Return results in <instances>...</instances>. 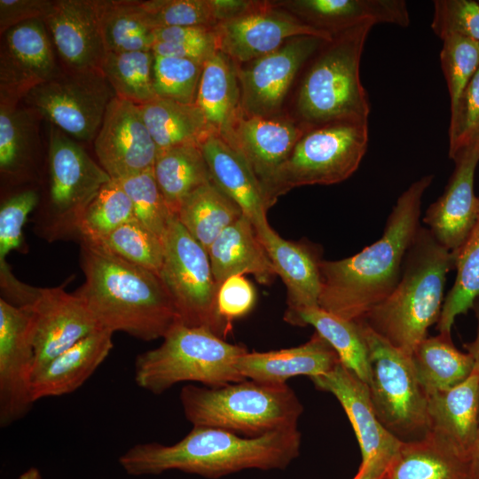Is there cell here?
Listing matches in <instances>:
<instances>
[{
	"instance_id": "obj_32",
	"label": "cell",
	"mask_w": 479,
	"mask_h": 479,
	"mask_svg": "<svg viewBox=\"0 0 479 479\" xmlns=\"http://www.w3.org/2000/svg\"><path fill=\"white\" fill-rule=\"evenodd\" d=\"M139 108L158 153L181 145H200L212 133L195 104L157 97Z\"/></svg>"
},
{
	"instance_id": "obj_40",
	"label": "cell",
	"mask_w": 479,
	"mask_h": 479,
	"mask_svg": "<svg viewBox=\"0 0 479 479\" xmlns=\"http://www.w3.org/2000/svg\"><path fill=\"white\" fill-rule=\"evenodd\" d=\"M18 104L0 103V170L2 174H18L32 157L37 131L30 108Z\"/></svg>"
},
{
	"instance_id": "obj_33",
	"label": "cell",
	"mask_w": 479,
	"mask_h": 479,
	"mask_svg": "<svg viewBox=\"0 0 479 479\" xmlns=\"http://www.w3.org/2000/svg\"><path fill=\"white\" fill-rule=\"evenodd\" d=\"M284 320L293 326H312L335 350L341 364L369 384V351L357 321L346 320L320 307L285 314Z\"/></svg>"
},
{
	"instance_id": "obj_48",
	"label": "cell",
	"mask_w": 479,
	"mask_h": 479,
	"mask_svg": "<svg viewBox=\"0 0 479 479\" xmlns=\"http://www.w3.org/2000/svg\"><path fill=\"white\" fill-rule=\"evenodd\" d=\"M431 28L442 40L451 35H459L479 42V2L434 1Z\"/></svg>"
},
{
	"instance_id": "obj_57",
	"label": "cell",
	"mask_w": 479,
	"mask_h": 479,
	"mask_svg": "<svg viewBox=\"0 0 479 479\" xmlns=\"http://www.w3.org/2000/svg\"><path fill=\"white\" fill-rule=\"evenodd\" d=\"M17 479H43L38 468L31 467L21 473Z\"/></svg>"
},
{
	"instance_id": "obj_45",
	"label": "cell",
	"mask_w": 479,
	"mask_h": 479,
	"mask_svg": "<svg viewBox=\"0 0 479 479\" xmlns=\"http://www.w3.org/2000/svg\"><path fill=\"white\" fill-rule=\"evenodd\" d=\"M140 5L153 27H215L219 19L214 0H150Z\"/></svg>"
},
{
	"instance_id": "obj_28",
	"label": "cell",
	"mask_w": 479,
	"mask_h": 479,
	"mask_svg": "<svg viewBox=\"0 0 479 479\" xmlns=\"http://www.w3.org/2000/svg\"><path fill=\"white\" fill-rule=\"evenodd\" d=\"M208 254L218 287L232 276L252 274L263 285L270 284L276 276L255 228L244 215L220 233Z\"/></svg>"
},
{
	"instance_id": "obj_13",
	"label": "cell",
	"mask_w": 479,
	"mask_h": 479,
	"mask_svg": "<svg viewBox=\"0 0 479 479\" xmlns=\"http://www.w3.org/2000/svg\"><path fill=\"white\" fill-rule=\"evenodd\" d=\"M217 51L235 62H250L281 47L291 38L333 35L306 24L274 2L253 1L240 14L213 27Z\"/></svg>"
},
{
	"instance_id": "obj_58",
	"label": "cell",
	"mask_w": 479,
	"mask_h": 479,
	"mask_svg": "<svg viewBox=\"0 0 479 479\" xmlns=\"http://www.w3.org/2000/svg\"><path fill=\"white\" fill-rule=\"evenodd\" d=\"M475 143H476L479 146V137H477V139L475 141Z\"/></svg>"
},
{
	"instance_id": "obj_55",
	"label": "cell",
	"mask_w": 479,
	"mask_h": 479,
	"mask_svg": "<svg viewBox=\"0 0 479 479\" xmlns=\"http://www.w3.org/2000/svg\"><path fill=\"white\" fill-rule=\"evenodd\" d=\"M473 309L475 310L477 318L475 337L472 342L465 343L463 346L467 352L473 357L475 361V367L479 373V297L475 302Z\"/></svg>"
},
{
	"instance_id": "obj_3",
	"label": "cell",
	"mask_w": 479,
	"mask_h": 479,
	"mask_svg": "<svg viewBox=\"0 0 479 479\" xmlns=\"http://www.w3.org/2000/svg\"><path fill=\"white\" fill-rule=\"evenodd\" d=\"M81 263L85 281L75 294L101 328L150 342L181 322L157 274L87 240H82Z\"/></svg>"
},
{
	"instance_id": "obj_23",
	"label": "cell",
	"mask_w": 479,
	"mask_h": 479,
	"mask_svg": "<svg viewBox=\"0 0 479 479\" xmlns=\"http://www.w3.org/2000/svg\"><path fill=\"white\" fill-rule=\"evenodd\" d=\"M316 29L334 35L372 23L410 24L403 0H288L274 2Z\"/></svg>"
},
{
	"instance_id": "obj_49",
	"label": "cell",
	"mask_w": 479,
	"mask_h": 479,
	"mask_svg": "<svg viewBox=\"0 0 479 479\" xmlns=\"http://www.w3.org/2000/svg\"><path fill=\"white\" fill-rule=\"evenodd\" d=\"M38 194L34 190L20 192L7 199L0 208V262L20 246L22 229L28 215L38 203Z\"/></svg>"
},
{
	"instance_id": "obj_2",
	"label": "cell",
	"mask_w": 479,
	"mask_h": 479,
	"mask_svg": "<svg viewBox=\"0 0 479 479\" xmlns=\"http://www.w3.org/2000/svg\"><path fill=\"white\" fill-rule=\"evenodd\" d=\"M300 447L297 428L247 437L222 428L193 426L171 445L135 444L119 457L118 462L132 476L179 470L216 479L245 469L286 468L299 455Z\"/></svg>"
},
{
	"instance_id": "obj_37",
	"label": "cell",
	"mask_w": 479,
	"mask_h": 479,
	"mask_svg": "<svg viewBox=\"0 0 479 479\" xmlns=\"http://www.w3.org/2000/svg\"><path fill=\"white\" fill-rule=\"evenodd\" d=\"M106 51H152L153 30L140 1H98Z\"/></svg>"
},
{
	"instance_id": "obj_1",
	"label": "cell",
	"mask_w": 479,
	"mask_h": 479,
	"mask_svg": "<svg viewBox=\"0 0 479 479\" xmlns=\"http://www.w3.org/2000/svg\"><path fill=\"white\" fill-rule=\"evenodd\" d=\"M433 179L432 174L423 176L400 194L378 240L352 256L321 260L318 307L346 320L358 321L391 294L421 226V200Z\"/></svg>"
},
{
	"instance_id": "obj_19",
	"label": "cell",
	"mask_w": 479,
	"mask_h": 479,
	"mask_svg": "<svg viewBox=\"0 0 479 479\" xmlns=\"http://www.w3.org/2000/svg\"><path fill=\"white\" fill-rule=\"evenodd\" d=\"M310 379L318 389L333 394L342 406L360 447V466L389 465L402 442L379 420L368 385L341 362L330 372Z\"/></svg>"
},
{
	"instance_id": "obj_22",
	"label": "cell",
	"mask_w": 479,
	"mask_h": 479,
	"mask_svg": "<svg viewBox=\"0 0 479 479\" xmlns=\"http://www.w3.org/2000/svg\"><path fill=\"white\" fill-rule=\"evenodd\" d=\"M306 130L301 123L287 119L242 114L224 140L245 158L265 196L277 171Z\"/></svg>"
},
{
	"instance_id": "obj_30",
	"label": "cell",
	"mask_w": 479,
	"mask_h": 479,
	"mask_svg": "<svg viewBox=\"0 0 479 479\" xmlns=\"http://www.w3.org/2000/svg\"><path fill=\"white\" fill-rule=\"evenodd\" d=\"M388 479H475V475L469 455L429 432L422 439L401 443Z\"/></svg>"
},
{
	"instance_id": "obj_31",
	"label": "cell",
	"mask_w": 479,
	"mask_h": 479,
	"mask_svg": "<svg viewBox=\"0 0 479 479\" xmlns=\"http://www.w3.org/2000/svg\"><path fill=\"white\" fill-rule=\"evenodd\" d=\"M195 105L211 131L226 139L243 114L237 67L226 54L216 51L204 61Z\"/></svg>"
},
{
	"instance_id": "obj_46",
	"label": "cell",
	"mask_w": 479,
	"mask_h": 479,
	"mask_svg": "<svg viewBox=\"0 0 479 479\" xmlns=\"http://www.w3.org/2000/svg\"><path fill=\"white\" fill-rule=\"evenodd\" d=\"M440 62L450 94L452 109L479 68V42L459 35L444 38L440 52Z\"/></svg>"
},
{
	"instance_id": "obj_18",
	"label": "cell",
	"mask_w": 479,
	"mask_h": 479,
	"mask_svg": "<svg viewBox=\"0 0 479 479\" xmlns=\"http://www.w3.org/2000/svg\"><path fill=\"white\" fill-rule=\"evenodd\" d=\"M32 317L35 371L76 342L101 328L75 293L62 287L36 288L31 302L23 307Z\"/></svg>"
},
{
	"instance_id": "obj_17",
	"label": "cell",
	"mask_w": 479,
	"mask_h": 479,
	"mask_svg": "<svg viewBox=\"0 0 479 479\" xmlns=\"http://www.w3.org/2000/svg\"><path fill=\"white\" fill-rule=\"evenodd\" d=\"M3 35L0 103L16 105L30 90L60 71L43 20L19 24Z\"/></svg>"
},
{
	"instance_id": "obj_5",
	"label": "cell",
	"mask_w": 479,
	"mask_h": 479,
	"mask_svg": "<svg viewBox=\"0 0 479 479\" xmlns=\"http://www.w3.org/2000/svg\"><path fill=\"white\" fill-rule=\"evenodd\" d=\"M373 26L365 23L334 34L317 51L296 98L301 124L307 130L336 122H368L371 107L359 66Z\"/></svg>"
},
{
	"instance_id": "obj_14",
	"label": "cell",
	"mask_w": 479,
	"mask_h": 479,
	"mask_svg": "<svg viewBox=\"0 0 479 479\" xmlns=\"http://www.w3.org/2000/svg\"><path fill=\"white\" fill-rule=\"evenodd\" d=\"M33 326L30 311L0 299V426L24 418L35 400Z\"/></svg>"
},
{
	"instance_id": "obj_6",
	"label": "cell",
	"mask_w": 479,
	"mask_h": 479,
	"mask_svg": "<svg viewBox=\"0 0 479 479\" xmlns=\"http://www.w3.org/2000/svg\"><path fill=\"white\" fill-rule=\"evenodd\" d=\"M179 398L185 418L193 426L222 428L247 437L297 428L303 412L286 383L244 380L221 387L188 384Z\"/></svg>"
},
{
	"instance_id": "obj_24",
	"label": "cell",
	"mask_w": 479,
	"mask_h": 479,
	"mask_svg": "<svg viewBox=\"0 0 479 479\" xmlns=\"http://www.w3.org/2000/svg\"><path fill=\"white\" fill-rule=\"evenodd\" d=\"M200 148L212 182L240 207L256 231L269 225L264 193L245 158L213 132L200 144Z\"/></svg>"
},
{
	"instance_id": "obj_51",
	"label": "cell",
	"mask_w": 479,
	"mask_h": 479,
	"mask_svg": "<svg viewBox=\"0 0 479 479\" xmlns=\"http://www.w3.org/2000/svg\"><path fill=\"white\" fill-rule=\"evenodd\" d=\"M54 1L51 0H0V32L19 24L43 20Z\"/></svg>"
},
{
	"instance_id": "obj_12",
	"label": "cell",
	"mask_w": 479,
	"mask_h": 479,
	"mask_svg": "<svg viewBox=\"0 0 479 479\" xmlns=\"http://www.w3.org/2000/svg\"><path fill=\"white\" fill-rule=\"evenodd\" d=\"M115 94L99 69L59 72L24 98L38 115L73 138L96 137Z\"/></svg>"
},
{
	"instance_id": "obj_29",
	"label": "cell",
	"mask_w": 479,
	"mask_h": 479,
	"mask_svg": "<svg viewBox=\"0 0 479 479\" xmlns=\"http://www.w3.org/2000/svg\"><path fill=\"white\" fill-rule=\"evenodd\" d=\"M428 413L430 432L471 457L479 422V373L475 367L457 386L428 395Z\"/></svg>"
},
{
	"instance_id": "obj_35",
	"label": "cell",
	"mask_w": 479,
	"mask_h": 479,
	"mask_svg": "<svg viewBox=\"0 0 479 479\" xmlns=\"http://www.w3.org/2000/svg\"><path fill=\"white\" fill-rule=\"evenodd\" d=\"M153 175L168 207L175 216L192 192L212 181L200 145H195L159 152Z\"/></svg>"
},
{
	"instance_id": "obj_38",
	"label": "cell",
	"mask_w": 479,
	"mask_h": 479,
	"mask_svg": "<svg viewBox=\"0 0 479 479\" xmlns=\"http://www.w3.org/2000/svg\"><path fill=\"white\" fill-rule=\"evenodd\" d=\"M455 269V281L444 297L436 323L439 334L447 335H451L456 318L473 309L479 297V206L475 224L456 255Z\"/></svg>"
},
{
	"instance_id": "obj_54",
	"label": "cell",
	"mask_w": 479,
	"mask_h": 479,
	"mask_svg": "<svg viewBox=\"0 0 479 479\" xmlns=\"http://www.w3.org/2000/svg\"><path fill=\"white\" fill-rule=\"evenodd\" d=\"M390 464L359 466L352 479H388Z\"/></svg>"
},
{
	"instance_id": "obj_42",
	"label": "cell",
	"mask_w": 479,
	"mask_h": 479,
	"mask_svg": "<svg viewBox=\"0 0 479 479\" xmlns=\"http://www.w3.org/2000/svg\"><path fill=\"white\" fill-rule=\"evenodd\" d=\"M96 245L160 276L164 242L136 219L123 224Z\"/></svg>"
},
{
	"instance_id": "obj_59",
	"label": "cell",
	"mask_w": 479,
	"mask_h": 479,
	"mask_svg": "<svg viewBox=\"0 0 479 479\" xmlns=\"http://www.w3.org/2000/svg\"><path fill=\"white\" fill-rule=\"evenodd\" d=\"M479 2V1H478Z\"/></svg>"
},
{
	"instance_id": "obj_56",
	"label": "cell",
	"mask_w": 479,
	"mask_h": 479,
	"mask_svg": "<svg viewBox=\"0 0 479 479\" xmlns=\"http://www.w3.org/2000/svg\"><path fill=\"white\" fill-rule=\"evenodd\" d=\"M471 460L475 479H479V422L472 449Z\"/></svg>"
},
{
	"instance_id": "obj_43",
	"label": "cell",
	"mask_w": 479,
	"mask_h": 479,
	"mask_svg": "<svg viewBox=\"0 0 479 479\" xmlns=\"http://www.w3.org/2000/svg\"><path fill=\"white\" fill-rule=\"evenodd\" d=\"M118 181L132 203L135 219L164 240L175 215L161 192L153 169Z\"/></svg>"
},
{
	"instance_id": "obj_7",
	"label": "cell",
	"mask_w": 479,
	"mask_h": 479,
	"mask_svg": "<svg viewBox=\"0 0 479 479\" xmlns=\"http://www.w3.org/2000/svg\"><path fill=\"white\" fill-rule=\"evenodd\" d=\"M162 339L159 347L137 355L135 360V381L150 393L162 394L184 381L221 387L245 380L237 362L247 350L225 342L206 326L178 322Z\"/></svg>"
},
{
	"instance_id": "obj_26",
	"label": "cell",
	"mask_w": 479,
	"mask_h": 479,
	"mask_svg": "<svg viewBox=\"0 0 479 479\" xmlns=\"http://www.w3.org/2000/svg\"><path fill=\"white\" fill-rule=\"evenodd\" d=\"M272 263L287 290L285 314L318 307L321 294V259L317 251L302 243L280 237L270 225L256 231Z\"/></svg>"
},
{
	"instance_id": "obj_52",
	"label": "cell",
	"mask_w": 479,
	"mask_h": 479,
	"mask_svg": "<svg viewBox=\"0 0 479 479\" xmlns=\"http://www.w3.org/2000/svg\"><path fill=\"white\" fill-rule=\"evenodd\" d=\"M153 39L154 43L165 42L190 44H216V37L213 27L201 26L166 27L155 28L153 30Z\"/></svg>"
},
{
	"instance_id": "obj_16",
	"label": "cell",
	"mask_w": 479,
	"mask_h": 479,
	"mask_svg": "<svg viewBox=\"0 0 479 479\" xmlns=\"http://www.w3.org/2000/svg\"><path fill=\"white\" fill-rule=\"evenodd\" d=\"M94 150L99 165L114 180L153 169L158 153L139 106L117 97L107 106Z\"/></svg>"
},
{
	"instance_id": "obj_8",
	"label": "cell",
	"mask_w": 479,
	"mask_h": 479,
	"mask_svg": "<svg viewBox=\"0 0 479 479\" xmlns=\"http://www.w3.org/2000/svg\"><path fill=\"white\" fill-rule=\"evenodd\" d=\"M368 141V122H336L307 130L265 191L269 208L293 188L348 179L358 169Z\"/></svg>"
},
{
	"instance_id": "obj_50",
	"label": "cell",
	"mask_w": 479,
	"mask_h": 479,
	"mask_svg": "<svg viewBox=\"0 0 479 479\" xmlns=\"http://www.w3.org/2000/svg\"><path fill=\"white\" fill-rule=\"evenodd\" d=\"M253 285L243 276H232L218 287L216 309L220 318L232 326L234 319L247 315L255 303Z\"/></svg>"
},
{
	"instance_id": "obj_41",
	"label": "cell",
	"mask_w": 479,
	"mask_h": 479,
	"mask_svg": "<svg viewBox=\"0 0 479 479\" xmlns=\"http://www.w3.org/2000/svg\"><path fill=\"white\" fill-rule=\"evenodd\" d=\"M135 219L132 203L118 180L106 183L90 203L79 225L82 240L97 244Z\"/></svg>"
},
{
	"instance_id": "obj_10",
	"label": "cell",
	"mask_w": 479,
	"mask_h": 479,
	"mask_svg": "<svg viewBox=\"0 0 479 479\" xmlns=\"http://www.w3.org/2000/svg\"><path fill=\"white\" fill-rule=\"evenodd\" d=\"M160 277L169 291L181 322L206 326L220 337L232 329L216 309V284L207 250L175 216L164 237Z\"/></svg>"
},
{
	"instance_id": "obj_4",
	"label": "cell",
	"mask_w": 479,
	"mask_h": 479,
	"mask_svg": "<svg viewBox=\"0 0 479 479\" xmlns=\"http://www.w3.org/2000/svg\"><path fill=\"white\" fill-rule=\"evenodd\" d=\"M456 258L420 226L410 246L400 279L391 294L363 320L395 348L412 356L436 324L444 301L448 272Z\"/></svg>"
},
{
	"instance_id": "obj_34",
	"label": "cell",
	"mask_w": 479,
	"mask_h": 479,
	"mask_svg": "<svg viewBox=\"0 0 479 479\" xmlns=\"http://www.w3.org/2000/svg\"><path fill=\"white\" fill-rule=\"evenodd\" d=\"M411 357L427 395L457 386L475 369L473 357L467 352L459 351L452 335L447 334L425 338L416 346Z\"/></svg>"
},
{
	"instance_id": "obj_39",
	"label": "cell",
	"mask_w": 479,
	"mask_h": 479,
	"mask_svg": "<svg viewBox=\"0 0 479 479\" xmlns=\"http://www.w3.org/2000/svg\"><path fill=\"white\" fill-rule=\"evenodd\" d=\"M153 60L152 51H106L100 70L115 97L141 106L157 98Z\"/></svg>"
},
{
	"instance_id": "obj_21",
	"label": "cell",
	"mask_w": 479,
	"mask_h": 479,
	"mask_svg": "<svg viewBox=\"0 0 479 479\" xmlns=\"http://www.w3.org/2000/svg\"><path fill=\"white\" fill-rule=\"evenodd\" d=\"M43 21L67 69L100 70L106 51L97 1H54Z\"/></svg>"
},
{
	"instance_id": "obj_15",
	"label": "cell",
	"mask_w": 479,
	"mask_h": 479,
	"mask_svg": "<svg viewBox=\"0 0 479 479\" xmlns=\"http://www.w3.org/2000/svg\"><path fill=\"white\" fill-rule=\"evenodd\" d=\"M325 42L315 36L294 37L246 68L236 66L243 115L274 116L302 66Z\"/></svg>"
},
{
	"instance_id": "obj_25",
	"label": "cell",
	"mask_w": 479,
	"mask_h": 479,
	"mask_svg": "<svg viewBox=\"0 0 479 479\" xmlns=\"http://www.w3.org/2000/svg\"><path fill=\"white\" fill-rule=\"evenodd\" d=\"M340 363L331 345L318 333L305 343L289 349L267 352H247L237 368L245 380L269 384H285L295 376L310 378L325 374Z\"/></svg>"
},
{
	"instance_id": "obj_9",
	"label": "cell",
	"mask_w": 479,
	"mask_h": 479,
	"mask_svg": "<svg viewBox=\"0 0 479 479\" xmlns=\"http://www.w3.org/2000/svg\"><path fill=\"white\" fill-rule=\"evenodd\" d=\"M370 359L371 400L382 426L400 442L424 438L430 432L428 395L411 356L395 348L358 320Z\"/></svg>"
},
{
	"instance_id": "obj_27",
	"label": "cell",
	"mask_w": 479,
	"mask_h": 479,
	"mask_svg": "<svg viewBox=\"0 0 479 479\" xmlns=\"http://www.w3.org/2000/svg\"><path fill=\"white\" fill-rule=\"evenodd\" d=\"M113 334L99 328L36 371L32 381L35 402L77 390L110 354Z\"/></svg>"
},
{
	"instance_id": "obj_53",
	"label": "cell",
	"mask_w": 479,
	"mask_h": 479,
	"mask_svg": "<svg viewBox=\"0 0 479 479\" xmlns=\"http://www.w3.org/2000/svg\"><path fill=\"white\" fill-rule=\"evenodd\" d=\"M217 51L216 44H190L157 42L152 47L154 55L188 59L204 62Z\"/></svg>"
},
{
	"instance_id": "obj_36",
	"label": "cell",
	"mask_w": 479,
	"mask_h": 479,
	"mask_svg": "<svg viewBox=\"0 0 479 479\" xmlns=\"http://www.w3.org/2000/svg\"><path fill=\"white\" fill-rule=\"evenodd\" d=\"M242 215L240 207L211 181L192 192L176 216L208 252L220 233Z\"/></svg>"
},
{
	"instance_id": "obj_47",
	"label": "cell",
	"mask_w": 479,
	"mask_h": 479,
	"mask_svg": "<svg viewBox=\"0 0 479 479\" xmlns=\"http://www.w3.org/2000/svg\"><path fill=\"white\" fill-rule=\"evenodd\" d=\"M479 137V68L451 109L449 157L453 160Z\"/></svg>"
},
{
	"instance_id": "obj_20",
	"label": "cell",
	"mask_w": 479,
	"mask_h": 479,
	"mask_svg": "<svg viewBox=\"0 0 479 479\" xmlns=\"http://www.w3.org/2000/svg\"><path fill=\"white\" fill-rule=\"evenodd\" d=\"M452 161L455 168L444 192L429 205L422 221L438 243L456 258L478 215V196L474 192L478 145L472 144Z\"/></svg>"
},
{
	"instance_id": "obj_44",
	"label": "cell",
	"mask_w": 479,
	"mask_h": 479,
	"mask_svg": "<svg viewBox=\"0 0 479 479\" xmlns=\"http://www.w3.org/2000/svg\"><path fill=\"white\" fill-rule=\"evenodd\" d=\"M203 63L154 55L153 87L156 96L184 104H195Z\"/></svg>"
},
{
	"instance_id": "obj_11",
	"label": "cell",
	"mask_w": 479,
	"mask_h": 479,
	"mask_svg": "<svg viewBox=\"0 0 479 479\" xmlns=\"http://www.w3.org/2000/svg\"><path fill=\"white\" fill-rule=\"evenodd\" d=\"M50 190L46 232L53 238L78 233L82 218L112 178L71 137L51 125Z\"/></svg>"
}]
</instances>
